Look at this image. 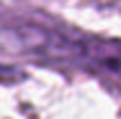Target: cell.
<instances>
[{
    "label": "cell",
    "instance_id": "6da1fadb",
    "mask_svg": "<svg viewBox=\"0 0 121 119\" xmlns=\"http://www.w3.org/2000/svg\"><path fill=\"white\" fill-rule=\"evenodd\" d=\"M0 49L63 72H83L121 92V38L94 36L40 13L0 16Z\"/></svg>",
    "mask_w": 121,
    "mask_h": 119
},
{
    "label": "cell",
    "instance_id": "7a4b0ae2",
    "mask_svg": "<svg viewBox=\"0 0 121 119\" xmlns=\"http://www.w3.org/2000/svg\"><path fill=\"white\" fill-rule=\"evenodd\" d=\"M27 79V72L9 63H0V85H13Z\"/></svg>",
    "mask_w": 121,
    "mask_h": 119
}]
</instances>
